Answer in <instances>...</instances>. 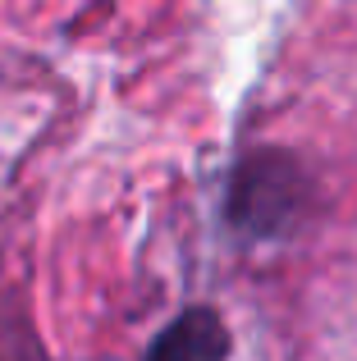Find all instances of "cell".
Masks as SVG:
<instances>
[{
	"label": "cell",
	"instance_id": "2",
	"mask_svg": "<svg viewBox=\"0 0 357 361\" xmlns=\"http://www.w3.org/2000/svg\"><path fill=\"white\" fill-rule=\"evenodd\" d=\"M229 357V329L211 307H188L156 334L147 361H224Z\"/></svg>",
	"mask_w": 357,
	"mask_h": 361
},
{
	"label": "cell",
	"instance_id": "1",
	"mask_svg": "<svg viewBox=\"0 0 357 361\" xmlns=\"http://www.w3.org/2000/svg\"><path fill=\"white\" fill-rule=\"evenodd\" d=\"M312 202V183H307L303 165L289 151H252L229 178V197H224V215L229 224L252 243L284 238L298 224V215Z\"/></svg>",
	"mask_w": 357,
	"mask_h": 361
}]
</instances>
